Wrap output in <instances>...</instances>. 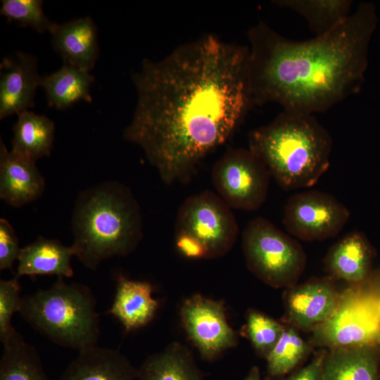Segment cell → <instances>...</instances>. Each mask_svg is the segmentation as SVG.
<instances>
[{"label":"cell","mask_w":380,"mask_h":380,"mask_svg":"<svg viewBox=\"0 0 380 380\" xmlns=\"http://www.w3.org/2000/svg\"><path fill=\"white\" fill-rule=\"evenodd\" d=\"M180 318L189 339L206 361L237 343V334L227 322L222 302L193 295L183 302Z\"/></svg>","instance_id":"8fae6325"},{"label":"cell","mask_w":380,"mask_h":380,"mask_svg":"<svg viewBox=\"0 0 380 380\" xmlns=\"http://www.w3.org/2000/svg\"><path fill=\"white\" fill-rule=\"evenodd\" d=\"M45 181L36 163L22 159L0 142V198L13 207L38 199Z\"/></svg>","instance_id":"9a60e30c"},{"label":"cell","mask_w":380,"mask_h":380,"mask_svg":"<svg viewBox=\"0 0 380 380\" xmlns=\"http://www.w3.org/2000/svg\"><path fill=\"white\" fill-rule=\"evenodd\" d=\"M341 296L331 279H314L288 288L284 297L288 324L312 331L335 312Z\"/></svg>","instance_id":"7c38bea8"},{"label":"cell","mask_w":380,"mask_h":380,"mask_svg":"<svg viewBox=\"0 0 380 380\" xmlns=\"http://www.w3.org/2000/svg\"><path fill=\"white\" fill-rule=\"evenodd\" d=\"M238 234L232 208L213 191L205 190L188 197L178 210L175 239L184 257H221L232 248Z\"/></svg>","instance_id":"8992f818"},{"label":"cell","mask_w":380,"mask_h":380,"mask_svg":"<svg viewBox=\"0 0 380 380\" xmlns=\"http://www.w3.org/2000/svg\"><path fill=\"white\" fill-rule=\"evenodd\" d=\"M75 255L88 269L132 253L143 237L139 205L125 184L106 182L83 191L72 217Z\"/></svg>","instance_id":"3957f363"},{"label":"cell","mask_w":380,"mask_h":380,"mask_svg":"<svg viewBox=\"0 0 380 380\" xmlns=\"http://www.w3.org/2000/svg\"><path fill=\"white\" fill-rule=\"evenodd\" d=\"M94 77L89 72L64 63L58 70L41 77L49 106L65 109L80 101L91 102Z\"/></svg>","instance_id":"603a6c76"},{"label":"cell","mask_w":380,"mask_h":380,"mask_svg":"<svg viewBox=\"0 0 380 380\" xmlns=\"http://www.w3.org/2000/svg\"><path fill=\"white\" fill-rule=\"evenodd\" d=\"M13 129L11 151L18 157L36 163L51 154L55 125L46 116L25 110L18 115Z\"/></svg>","instance_id":"44dd1931"},{"label":"cell","mask_w":380,"mask_h":380,"mask_svg":"<svg viewBox=\"0 0 380 380\" xmlns=\"http://www.w3.org/2000/svg\"><path fill=\"white\" fill-rule=\"evenodd\" d=\"M380 322L365 307L355 286L341 293L339 305L327 321L312 331L311 346L332 349L378 344Z\"/></svg>","instance_id":"30bf717a"},{"label":"cell","mask_w":380,"mask_h":380,"mask_svg":"<svg viewBox=\"0 0 380 380\" xmlns=\"http://www.w3.org/2000/svg\"><path fill=\"white\" fill-rule=\"evenodd\" d=\"M271 175L249 149H228L213 165L211 179L217 195L231 208L258 209L265 201Z\"/></svg>","instance_id":"ba28073f"},{"label":"cell","mask_w":380,"mask_h":380,"mask_svg":"<svg viewBox=\"0 0 380 380\" xmlns=\"http://www.w3.org/2000/svg\"><path fill=\"white\" fill-rule=\"evenodd\" d=\"M21 248L19 240L11 224L5 219H0V270H12L13 263L18 259Z\"/></svg>","instance_id":"f546056e"},{"label":"cell","mask_w":380,"mask_h":380,"mask_svg":"<svg viewBox=\"0 0 380 380\" xmlns=\"http://www.w3.org/2000/svg\"><path fill=\"white\" fill-rule=\"evenodd\" d=\"M63 277L49 289L23 297L21 317L53 343L82 350L95 346L100 334L96 302L91 289Z\"/></svg>","instance_id":"5b68a950"},{"label":"cell","mask_w":380,"mask_h":380,"mask_svg":"<svg viewBox=\"0 0 380 380\" xmlns=\"http://www.w3.org/2000/svg\"><path fill=\"white\" fill-rule=\"evenodd\" d=\"M322 380H380V346L366 344L327 350Z\"/></svg>","instance_id":"d6986e66"},{"label":"cell","mask_w":380,"mask_h":380,"mask_svg":"<svg viewBox=\"0 0 380 380\" xmlns=\"http://www.w3.org/2000/svg\"><path fill=\"white\" fill-rule=\"evenodd\" d=\"M379 345L380 346V339H379Z\"/></svg>","instance_id":"836d02e7"},{"label":"cell","mask_w":380,"mask_h":380,"mask_svg":"<svg viewBox=\"0 0 380 380\" xmlns=\"http://www.w3.org/2000/svg\"><path fill=\"white\" fill-rule=\"evenodd\" d=\"M349 217V210L333 195L308 190L288 198L283 224L289 234L301 240L323 241L340 233Z\"/></svg>","instance_id":"9c48e42d"},{"label":"cell","mask_w":380,"mask_h":380,"mask_svg":"<svg viewBox=\"0 0 380 380\" xmlns=\"http://www.w3.org/2000/svg\"><path fill=\"white\" fill-rule=\"evenodd\" d=\"M137 380H203L191 351L179 342L148 356L138 368Z\"/></svg>","instance_id":"7402d4cb"},{"label":"cell","mask_w":380,"mask_h":380,"mask_svg":"<svg viewBox=\"0 0 380 380\" xmlns=\"http://www.w3.org/2000/svg\"><path fill=\"white\" fill-rule=\"evenodd\" d=\"M0 76L1 120L34 107L42 77L35 56L20 52L4 58L0 64Z\"/></svg>","instance_id":"4fadbf2b"},{"label":"cell","mask_w":380,"mask_h":380,"mask_svg":"<svg viewBox=\"0 0 380 380\" xmlns=\"http://www.w3.org/2000/svg\"><path fill=\"white\" fill-rule=\"evenodd\" d=\"M73 255L72 246H66L57 239L39 236L21 248L16 276L56 275L70 278L74 274L71 266Z\"/></svg>","instance_id":"ffe728a7"},{"label":"cell","mask_w":380,"mask_h":380,"mask_svg":"<svg viewBox=\"0 0 380 380\" xmlns=\"http://www.w3.org/2000/svg\"><path fill=\"white\" fill-rule=\"evenodd\" d=\"M243 380H272L270 378L263 379L261 376L260 369L257 366L253 367L248 372Z\"/></svg>","instance_id":"d6a6232c"},{"label":"cell","mask_w":380,"mask_h":380,"mask_svg":"<svg viewBox=\"0 0 380 380\" xmlns=\"http://www.w3.org/2000/svg\"><path fill=\"white\" fill-rule=\"evenodd\" d=\"M137 374L119 350L96 345L78 351L58 380H137Z\"/></svg>","instance_id":"5bb4252c"},{"label":"cell","mask_w":380,"mask_h":380,"mask_svg":"<svg viewBox=\"0 0 380 380\" xmlns=\"http://www.w3.org/2000/svg\"><path fill=\"white\" fill-rule=\"evenodd\" d=\"M248 148L282 188L306 189L329 168L332 139L314 115L283 110L249 133Z\"/></svg>","instance_id":"277c9868"},{"label":"cell","mask_w":380,"mask_h":380,"mask_svg":"<svg viewBox=\"0 0 380 380\" xmlns=\"http://www.w3.org/2000/svg\"><path fill=\"white\" fill-rule=\"evenodd\" d=\"M312 348L296 328L284 324L279 339L265 358L268 378L276 380L285 376L307 358Z\"/></svg>","instance_id":"484cf974"},{"label":"cell","mask_w":380,"mask_h":380,"mask_svg":"<svg viewBox=\"0 0 380 380\" xmlns=\"http://www.w3.org/2000/svg\"><path fill=\"white\" fill-rule=\"evenodd\" d=\"M373 257L372 248L366 237L360 232H352L331 247L324 263L332 278L357 285L370 275Z\"/></svg>","instance_id":"ac0fdd59"},{"label":"cell","mask_w":380,"mask_h":380,"mask_svg":"<svg viewBox=\"0 0 380 380\" xmlns=\"http://www.w3.org/2000/svg\"><path fill=\"white\" fill-rule=\"evenodd\" d=\"M42 5L41 0H3L0 13L20 25L30 27L40 33L51 34L58 24L46 17Z\"/></svg>","instance_id":"4316f807"},{"label":"cell","mask_w":380,"mask_h":380,"mask_svg":"<svg viewBox=\"0 0 380 380\" xmlns=\"http://www.w3.org/2000/svg\"><path fill=\"white\" fill-rule=\"evenodd\" d=\"M326 351L324 349L321 350L308 365L298 369L289 376H284L278 380H322L323 362Z\"/></svg>","instance_id":"1f68e13d"},{"label":"cell","mask_w":380,"mask_h":380,"mask_svg":"<svg viewBox=\"0 0 380 380\" xmlns=\"http://www.w3.org/2000/svg\"><path fill=\"white\" fill-rule=\"evenodd\" d=\"M54 49L64 63L89 72L99 56L97 27L89 16L58 24L51 32Z\"/></svg>","instance_id":"2e32d148"},{"label":"cell","mask_w":380,"mask_h":380,"mask_svg":"<svg viewBox=\"0 0 380 380\" xmlns=\"http://www.w3.org/2000/svg\"><path fill=\"white\" fill-rule=\"evenodd\" d=\"M249 49L209 34L133 75L137 103L124 137L139 146L167 184L188 177L253 106Z\"/></svg>","instance_id":"6da1fadb"},{"label":"cell","mask_w":380,"mask_h":380,"mask_svg":"<svg viewBox=\"0 0 380 380\" xmlns=\"http://www.w3.org/2000/svg\"><path fill=\"white\" fill-rule=\"evenodd\" d=\"M353 286L365 307L380 322V270L371 272L364 282Z\"/></svg>","instance_id":"4dcf8cb0"},{"label":"cell","mask_w":380,"mask_h":380,"mask_svg":"<svg viewBox=\"0 0 380 380\" xmlns=\"http://www.w3.org/2000/svg\"><path fill=\"white\" fill-rule=\"evenodd\" d=\"M276 4L290 8L308 22L315 37L332 31L351 14L350 0H281Z\"/></svg>","instance_id":"cb8c5ba5"},{"label":"cell","mask_w":380,"mask_h":380,"mask_svg":"<svg viewBox=\"0 0 380 380\" xmlns=\"http://www.w3.org/2000/svg\"><path fill=\"white\" fill-rule=\"evenodd\" d=\"M242 248L249 270L274 288L296 284L304 271L306 255L301 245L267 219L258 217L242 234Z\"/></svg>","instance_id":"52a82bcc"},{"label":"cell","mask_w":380,"mask_h":380,"mask_svg":"<svg viewBox=\"0 0 380 380\" xmlns=\"http://www.w3.org/2000/svg\"><path fill=\"white\" fill-rule=\"evenodd\" d=\"M158 305L149 282L120 274L114 300L107 313L115 317L129 332L147 325L155 317Z\"/></svg>","instance_id":"e0dca14e"},{"label":"cell","mask_w":380,"mask_h":380,"mask_svg":"<svg viewBox=\"0 0 380 380\" xmlns=\"http://www.w3.org/2000/svg\"><path fill=\"white\" fill-rule=\"evenodd\" d=\"M284 324L255 310L246 315V330L256 352L265 359L279 339Z\"/></svg>","instance_id":"83f0119b"},{"label":"cell","mask_w":380,"mask_h":380,"mask_svg":"<svg viewBox=\"0 0 380 380\" xmlns=\"http://www.w3.org/2000/svg\"><path fill=\"white\" fill-rule=\"evenodd\" d=\"M0 380H51L37 350L20 334L3 345Z\"/></svg>","instance_id":"d4e9b609"},{"label":"cell","mask_w":380,"mask_h":380,"mask_svg":"<svg viewBox=\"0 0 380 380\" xmlns=\"http://www.w3.org/2000/svg\"><path fill=\"white\" fill-rule=\"evenodd\" d=\"M22 300L18 277L0 280V341L2 345L20 334L13 327L11 320L14 313L19 312Z\"/></svg>","instance_id":"f1b7e54d"},{"label":"cell","mask_w":380,"mask_h":380,"mask_svg":"<svg viewBox=\"0 0 380 380\" xmlns=\"http://www.w3.org/2000/svg\"><path fill=\"white\" fill-rule=\"evenodd\" d=\"M377 22L374 4L362 2L336 28L306 41L285 38L262 22L251 27L253 105L277 103L284 111L314 115L358 93Z\"/></svg>","instance_id":"7a4b0ae2"}]
</instances>
